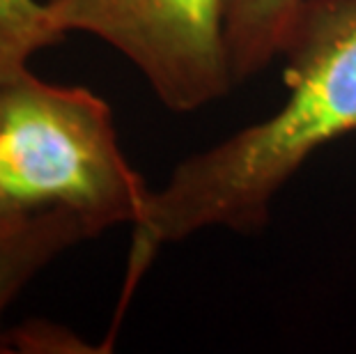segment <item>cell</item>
<instances>
[{"instance_id": "1", "label": "cell", "mask_w": 356, "mask_h": 354, "mask_svg": "<svg viewBox=\"0 0 356 354\" xmlns=\"http://www.w3.org/2000/svg\"><path fill=\"white\" fill-rule=\"evenodd\" d=\"M285 99L262 122L175 166L134 225L124 311L159 248L204 228L260 232L310 156L356 131V0H304L287 40Z\"/></svg>"}, {"instance_id": "2", "label": "cell", "mask_w": 356, "mask_h": 354, "mask_svg": "<svg viewBox=\"0 0 356 354\" xmlns=\"http://www.w3.org/2000/svg\"><path fill=\"white\" fill-rule=\"evenodd\" d=\"M149 193L99 95L30 72L0 92V212L72 209L97 237L138 223Z\"/></svg>"}, {"instance_id": "3", "label": "cell", "mask_w": 356, "mask_h": 354, "mask_svg": "<svg viewBox=\"0 0 356 354\" xmlns=\"http://www.w3.org/2000/svg\"><path fill=\"white\" fill-rule=\"evenodd\" d=\"M63 33H90L138 67L159 102L191 113L237 86L225 0H44Z\"/></svg>"}, {"instance_id": "4", "label": "cell", "mask_w": 356, "mask_h": 354, "mask_svg": "<svg viewBox=\"0 0 356 354\" xmlns=\"http://www.w3.org/2000/svg\"><path fill=\"white\" fill-rule=\"evenodd\" d=\"M95 237L83 218L63 207L0 214V354H10L3 313L24 285L70 246Z\"/></svg>"}, {"instance_id": "5", "label": "cell", "mask_w": 356, "mask_h": 354, "mask_svg": "<svg viewBox=\"0 0 356 354\" xmlns=\"http://www.w3.org/2000/svg\"><path fill=\"white\" fill-rule=\"evenodd\" d=\"M304 0H225V40L234 81L255 77L283 54Z\"/></svg>"}, {"instance_id": "6", "label": "cell", "mask_w": 356, "mask_h": 354, "mask_svg": "<svg viewBox=\"0 0 356 354\" xmlns=\"http://www.w3.org/2000/svg\"><path fill=\"white\" fill-rule=\"evenodd\" d=\"M44 0H0V92L28 74L37 51L65 40Z\"/></svg>"}, {"instance_id": "7", "label": "cell", "mask_w": 356, "mask_h": 354, "mask_svg": "<svg viewBox=\"0 0 356 354\" xmlns=\"http://www.w3.org/2000/svg\"><path fill=\"white\" fill-rule=\"evenodd\" d=\"M12 352H83L81 341L67 329L47 322H28L10 331Z\"/></svg>"}, {"instance_id": "8", "label": "cell", "mask_w": 356, "mask_h": 354, "mask_svg": "<svg viewBox=\"0 0 356 354\" xmlns=\"http://www.w3.org/2000/svg\"><path fill=\"white\" fill-rule=\"evenodd\" d=\"M0 214H3V212H0Z\"/></svg>"}]
</instances>
